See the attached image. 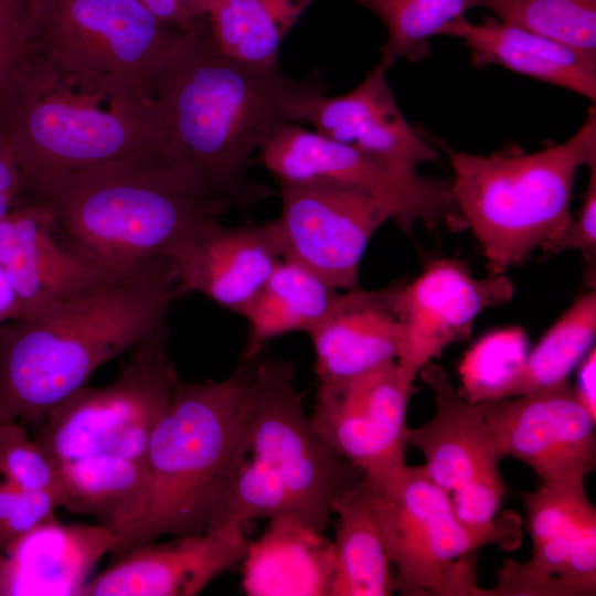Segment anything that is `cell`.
Masks as SVG:
<instances>
[{"label": "cell", "instance_id": "6da1fadb", "mask_svg": "<svg viewBox=\"0 0 596 596\" xmlns=\"http://www.w3.org/2000/svg\"><path fill=\"white\" fill-rule=\"evenodd\" d=\"M170 155L232 206L247 209L273 191L246 170L274 130L298 121L302 102L324 93L315 76L296 81L279 66H258L223 53L207 26L195 30L178 60L152 84Z\"/></svg>", "mask_w": 596, "mask_h": 596}, {"label": "cell", "instance_id": "7a4b0ae2", "mask_svg": "<svg viewBox=\"0 0 596 596\" xmlns=\"http://www.w3.org/2000/svg\"><path fill=\"white\" fill-rule=\"evenodd\" d=\"M0 136L20 171V200L82 170L169 152L152 88L72 70L33 47L0 99Z\"/></svg>", "mask_w": 596, "mask_h": 596}, {"label": "cell", "instance_id": "3957f363", "mask_svg": "<svg viewBox=\"0 0 596 596\" xmlns=\"http://www.w3.org/2000/svg\"><path fill=\"white\" fill-rule=\"evenodd\" d=\"M177 277L160 256L39 317L1 323L0 422L39 425L100 365L167 326Z\"/></svg>", "mask_w": 596, "mask_h": 596}, {"label": "cell", "instance_id": "277c9868", "mask_svg": "<svg viewBox=\"0 0 596 596\" xmlns=\"http://www.w3.org/2000/svg\"><path fill=\"white\" fill-rule=\"evenodd\" d=\"M34 200L52 209L65 243L105 277H127L231 207L169 152L68 174Z\"/></svg>", "mask_w": 596, "mask_h": 596}, {"label": "cell", "instance_id": "5b68a950", "mask_svg": "<svg viewBox=\"0 0 596 596\" xmlns=\"http://www.w3.org/2000/svg\"><path fill=\"white\" fill-rule=\"evenodd\" d=\"M295 376L291 362L252 361L245 429L205 533L278 515L296 517L324 533L336 502L364 479L315 430Z\"/></svg>", "mask_w": 596, "mask_h": 596}, {"label": "cell", "instance_id": "8992f818", "mask_svg": "<svg viewBox=\"0 0 596 596\" xmlns=\"http://www.w3.org/2000/svg\"><path fill=\"white\" fill-rule=\"evenodd\" d=\"M252 363L221 381L180 383L149 439L141 515L115 535L114 558L164 535L205 533L251 407Z\"/></svg>", "mask_w": 596, "mask_h": 596}, {"label": "cell", "instance_id": "52a82bcc", "mask_svg": "<svg viewBox=\"0 0 596 596\" xmlns=\"http://www.w3.org/2000/svg\"><path fill=\"white\" fill-rule=\"evenodd\" d=\"M458 209L490 275H503L541 249L552 253L571 222L578 168L596 163V111L565 142L540 151L475 155L444 147Z\"/></svg>", "mask_w": 596, "mask_h": 596}, {"label": "cell", "instance_id": "ba28073f", "mask_svg": "<svg viewBox=\"0 0 596 596\" xmlns=\"http://www.w3.org/2000/svg\"><path fill=\"white\" fill-rule=\"evenodd\" d=\"M368 481L385 551L397 570L395 590L403 595H483L476 583L477 550L496 544L510 551L520 544L514 513L485 526L465 525L449 496L423 466L403 464L382 479Z\"/></svg>", "mask_w": 596, "mask_h": 596}, {"label": "cell", "instance_id": "9c48e42d", "mask_svg": "<svg viewBox=\"0 0 596 596\" xmlns=\"http://www.w3.org/2000/svg\"><path fill=\"white\" fill-rule=\"evenodd\" d=\"M168 333L164 326L135 347L109 384L84 385L63 400L34 440L58 464L103 453L146 462L151 434L180 384Z\"/></svg>", "mask_w": 596, "mask_h": 596}, {"label": "cell", "instance_id": "30bf717a", "mask_svg": "<svg viewBox=\"0 0 596 596\" xmlns=\"http://www.w3.org/2000/svg\"><path fill=\"white\" fill-rule=\"evenodd\" d=\"M195 30L163 22L140 0H39L32 47L72 70L152 88Z\"/></svg>", "mask_w": 596, "mask_h": 596}, {"label": "cell", "instance_id": "8fae6325", "mask_svg": "<svg viewBox=\"0 0 596 596\" xmlns=\"http://www.w3.org/2000/svg\"><path fill=\"white\" fill-rule=\"evenodd\" d=\"M279 182L334 183L366 193L404 233L417 222L434 228L466 227L451 181L395 170L379 159L295 123L278 126L255 160Z\"/></svg>", "mask_w": 596, "mask_h": 596}, {"label": "cell", "instance_id": "7c38bea8", "mask_svg": "<svg viewBox=\"0 0 596 596\" xmlns=\"http://www.w3.org/2000/svg\"><path fill=\"white\" fill-rule=\"evenodd\" d=\"M280 214L272 220L281 257L334 288H359V269L374 233L391 220L377 201L355 189L327 183L279 182Z\"/></svg>", "mask_w": 596, "mask_h": 596}, {"label": "cell", "instance_id": "4fadbf2b", "mask_svg": "<svg viewBox=\"0 0 596 596\" xmlns=\"http://www.w3.org/2000/svg\"><path fill=\"white\" fill-rule=\"evenodd\" d=\"M523 499L532 557L524 564L507 561L485 595H595L596 509L584 481L542 483Z\"/></svg>", "mask_w": 596, "mask_h": 596}, {"label": "cell", "instance_id": "5bb4252c", "mask_svg": "<svg viewBox=\"0 0 596 596\" xmlns=\"http://www.w3.org/2000/svg\"><path fill=\"white\" fill-rule=\"evenodd\" d=\"M413 391L396 360L337 383H319L310 422L324 443L377 481L405 464Z\"/></svg>", "mask_w": 596, "mask_h": 596}, {"label": "cell", "instance_id": "9a60e30c", "mask_svg": "<svg viewBox=\"0 0 596 596\" xmlns=\"http://www.w3.org/2000/svg\"><path fill=\"white\" fill-rule=\"evenodd\" d=\"M478 405L500 457L523 461L543 483L584 481L595 469L596 419L568 380Z\"/></svg>", "mask_w": 596, "mask_h": 596}, {"label": "cell", "instance_id": "2e32d148", "mask_svg": "<svg viewBox=\"0 0 596 596\" xmlns=\"http://www.w3.org/2000/svg\"><path fill=\"white\" fill-rule=\"evenodd\" d=\"M514 294L510 278H476L460 262L432 260L398 296L404 342L396 360L402 383L413 391L421 370L470 333L473 320L489 307L508 304Z\"/></svg>", "mask_w": 596, "mask_h": 596}, {"label": "cell", "instance_id": "e0dca14e", "mask_svg": "<svg viewBox=\"0 0 596 596\" xmlns=\"http://www.w3.org/2000/svg\"><path fill=\"white\" fill-rule=\"evenodd\" d=\"M177 268V296L200 292L243 316L280 262L270 221L227 227L210 221L167 254Z\"/></svg>", "mask_w": 596, "mask_h": 596}, {"label": "cell", "instance_id": "ac0fdd59", "mask_svg": "<svg viewBox=\"0 0 596 596\" xmlns=\"http://www.w3.org/2000/svg\"><path fill=\"white\" fill-rule=\"evenodd\" d=\"M58 233L53 211L42 200H20L0 217V265L19 296L22 320L110 280L65 241L60 243Z\"/></svg>", "mask_w": 596, "mask_h": 596}, {"label": "cell", "instance_id": "d6986e66", "mask_svg": "<svg viewBox=\"0 0 596 596\" xmlns=\"http://www.w3.org/2000/svg\"><path fill=\"white\" fill-rule=\"evenodd\" d=\"M243 525L137 545L89 579L82 596H193L243 560Z\"/></svg>", "mask_w": 596, "mask_h": 596}, {"label": "cell", "instance_id": "ffe728a7", "mask_svg": "<svg viewBox=\"0 0 596 596\" xmlns=\"http://www.w3.org/2000/svg\"><path fill=\"white\" fill-rule=\"evenodd\" d=\"M387 70L379 62L352 91L306 98L298 121L395 170L415 174L422 163L436 160L438 151L404 117L386 79Z\"/></svg>", "mask_w": 596, "mask_h": 596}, {"label": "cell", "instance_id": "44dd1931", "mask_svg": "<svg viewBox=\"0 0 596 596\" xmlns=\"http://www.w3.org/2000/svg\"><path fill=\"white\" fill-rule=\"evenodd\" d=\"M432 389L435 415L408 428L407 444L421 450L429 479L448 496L465 487L502 480L501 459L479 405L460 396L445 370L427 363L418 374Z\"/></svg>", "mask_w": 596, "mask_h": 596}, {"label": "cell", "instance_id": "7402d4cb", "mask_svg": "<svg viewBox=\"0 0 596 596\" xmlns=\"http://www.w3.org/2000/svg\"><path fill=\"white\" fill-rule=\"evenodd\" d=\"M401 286L355 288L339 295L309 333L319 383L348 381L400 358L404 342Z\"/></svg>", "mask_w": 596, "mask_h": 596}, {"label": "cell", "instance_id": "603a6c76", "mask_svg": "<svg viewBox=\"0 0 596 596\" xmlns=\"http://www.w3.org/2000/svg\"><path fill=\"white\" fill-rule=\"evenodd\" d=\"M115 535L96 524L52 518L0 552V596H82L89 575Z\"/></svg>", "mask_w": 596, "mask_h": 596}, {"label": "cell", "instance_id": "cb8c5ba5", "mask_svg": "<svg viewBox=\"0 0 596 596\" xmlns=\"http://www.w3.org/2000/svg\"><path fill=\"white\" fill-rule=\"evenodd\" d=\"M248 544L242 587L251 596H330L333 544L323 532L292 515H278Z\"/></svg>", "mask_w": 596, "mask_h": 596}, {"label": "cell", "instance_id": "d4e9b609", "mask_svg": "<svg viewBox=\"0 0 596 596\" xmlns=\"http://www.w3.org/2000/svg\"><path fill=\"white\" fill-rule=\"evenodd\" d=\"M439 35L462 40L476 67L498 65L596 102V65L530 31L490 17L475 23L464 15L446 24Z\"/></svg>", "mask_w": 596, "mask_h": 596}, {"label": "cell", "instance_id": "484cf974", "mask_svg": "<svg viewBox=\"0 0 596 596\" xmlns=\"http://www.w3.org/2000/svg\"><path fill=\"white\" fill-rule=\"evenodd\" d=\"M62 507L89 515L114 535L142 513L149 490L146 462L114 454H95L58 464Z\"/></svg>", "mask_w": 596, "mask_h": 596}, {"label": "cell", "instance_id": "4316f807", "mask_svg": "<svg viewBox=\"0 0 596 596\" xmlns=\"http://www.w3.org/2000/svg\"><path fill=\"white\" fill-rule=\"evenodd\" d=\"M339 290L307 268L280 259L243 317L248 323L242 363L259 356L265 344L291 332L310 333L328 315Z\"/></svg>", "mask_w": 596, "mask_h": 596}, {"label": "cell", "instance_id": "83f0119b", "mask_svg": "<svg viewBox=\"0 0 596 596\" xmlns=\"http://www.w3.org/2000/svg\"><path fill=\"white\" fill-rule=\"evenodd\" d=\"M334 572L330 596H389L395 576L375 517L373 488L364 479L333 505Z\"/></svg>", "mask_w": 596, "mask_h": 596}, {"label": "cell", "instance_id": "f1b7e54d", "mask_svg": "<svg viewBox=\"0 0 596 596\" xmlns=\"http://www.w3.org/2000/svg\"><path fill=\"white\" fill-rule=\"evenodd\" d=\"M316 0H211L206 26L226 55L258 66L278 65L280 44Z\"/></svg>", "mask_w": 596, "mask_h": 596}, {"label": "cell", "instance_id": "f546056e", "mask_svg": "<svg viewBox=\"0 0 596 596\" xmlns=\"http://www.w3.org/2000/svg\"><path fill=\"white\" fill-rule=\"evenodd\" d=\"M529 352V340L521 327L483 336L460 362L458 393L477 405L518 396Z\"/></svg>", "mask_w": 596, "mask_h": 596}, {"label": "cell", "instance_id": "4dcf8cb0", "mask_svg": "<svg viewBox=\"0 0 596 596\" xmlns=\"http://www.w3.org/2000/svg\"><path fill=\"white\" fill-rule=\"evenodd\" d=\"M595 336L596 291L592 288L572 304L529 352L519 395L568 380L573 369L594 348Z\"/></svg>", "mask_w": 596, "mask_h": 596}, {"label": "cell", "instance_id": "1f68e13d", "mask_svg": "<svg viewBox=\"0 0 596 596\" xmlns=\"http://www.w3.org/2000/svg\"><path fill=\"white\" fill-rule=\"evenodd\" d=\"M376 14L387 38L380 47L387 68L400 60L418 62L429 56V39L453 20L476 7V0H353Z\"/></svg>", "mask_w": 596, "mask_h": 596}, {"label": "cell", "instance_id": "d6a6232c", "mask_svg": "<svg viewBox=\"0 0 596 596\" xmlns=\"http://www.w3.org/2000/svg\"><path fill=\"white\" fill-rule=\"evenodd\" d=\"M476 7L566 46L596 65V0H476Z\"/></svg>", "mask_w": 596, "mask_h": 596}, {"label": "cell", "instance_id": "836d02e7", "mask_svg": "<svg viewBox=\"0 0 596 596\" xmlns=\"http://www.w3.org/2000/svg\"><path fill=\"white\" fill-rule=\"evenodd\" d=\"M0 478L23 490L63 496L58 462L18 421L0 422Z\"/></svg>", "mask_w": 596, "mask_h": 596}, {"label": "cell", "instance_id": "e575fe53", "mask_svg": "<svg viewBox=\"0 0 596 596\" xmlns=\"http://www.w3.org/2000/svg\"><path fill=\"white\" fill-rule=\"evenodd\" d=\"M60 494L23 490L0 478V552L11 542L55 517Z\"/></svg>", "mask_w": 596, "mask_h": 596}, {"label": "cell", "instance_id": "d590c367", "mask_svg": "<svg viewBox=\"0 0 596 596\" xmlns=\"http://www.w3.org/2000/svg\"><path fill=\"white\" fill-rule=\"evenodd\" d=\"M39 0H0V99L31 50Z\"/></svg>", "mask_w": 596, "mask_h": 596}, {"label": "cell", "instance_id": "8d00e7d4", "mask_svg": "<svg viewBox=\"0 0 596 596\" xmlns=\"http://www.w3.org/2000/svg\"><path fill=\"white\" fill-rule=\"evenodd\" d=\"M588 168L589 180L579 213L575 220H572L566 233L552 253L577 249L592 270V266L595 267L596 256V163Z\"/></svg>", "mask_w": 596, "mask_h": 596}, {"label": "cell", "instance_id": "74e56055", "mask_svg": "<svg viewBox=\"0 0 596 596\" xmlns=\"http://www.w3.org/2000/svg\"><path fill=\"white\" fill-rule=\"evenodd\" d=\"M163 22L183 30H195L206 24L211 0H140Z\"/></svg>", "mask_w": 596, "mask_h": 596}, {"label": "cell", "instance_id": "f35d334b", "mask_svg": "<svg viewBox=\"0 0 596 596\" xmlns=\"http://www.w3.org/2000/svg\"><path fill=\"white\" fill-rule=\"evenodd\" d=\"M20 195V171L13 153L0 136V202L13 206Z\"/></svg>", "mask_w": 596, "mask_h": 596}, {"label": "cell", "instance_id": "ab89813d", "mask_svg": "<svg viewBox=\"0 0 596 596\" xmlns=\"http://www.w3.org/2000/svg\"><path fill=\"white\" fill-rule=\"evenodd\" d=\"M596 351L595 347L579 363L577 382L574 386L581 405L596 419Z\"/></svg>", "mask_w": 596, "mask_h": 596}, {"label": "cell", "instance_id": "60d3db41", "mask_svg": "<svg viewBox=\"0 0 596 596\" xmlns=\"http://www.w3.org/2000/svg\"><path fill=\"white\" fill-rule=\"evenodd\" d=\"M23 319L19 296L6 269L0 265V323Z\"/></svg>", "mask_w": 596, "mask_h": 596}, {"label": "cell", "instance_id": "b9f144b4", "mask_svg": "<svg viewBox=\"0 0 596 596\" xmlns=\"http://www.w3.org/2000/svg\"><path fill=\"white\" fill-rule=\"evenodd\" d=\"M12 206L0 202V217H2Z\"/></svg>", "mask_w": 596, "mask_h": 596}, {"label": "cell", "instance_id": "7bdbcfd3", "mask_svg": "<svg viewBox=\"0 0 596 596\" xmlns=\"http://www.w3.org/2000/svg\"><path fill=\"white\" fill-rule=\"evenodd\" d=\"M1 324V323H0Z\"/></svg>", "mask_w": 596, "mask_h": 596}]
</instances>
